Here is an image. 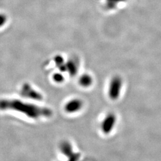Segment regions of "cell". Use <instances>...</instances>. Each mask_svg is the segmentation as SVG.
I'll return each instance as SVG.
<instances>
[{
  "instance_id": "obj_4",
  "label": "cell",
  "mask_w": 161,
  "mask_h": 161,
  "mask_svg": "<svg viewBox=\"0 0 161 161\" xmlns=\"http://www.w3.org/2000/svg\"><path fill=\"white\" fill-rule=\"evenodd\" d=\"M83 106L82 100L79 98H74L68 101L64 105V110L68 114H74L80 111Z\"/></svg>"
},
{
  "instance_id": "obj_8",
  "label": "cell",
  "mask_w": 161,
  "mask_h": 161,
  "mask_svg": "<svg viewBox=\"0 0 161 161\" xmlns=\"http://www.w3.org/2000/svg\"><path fill=\"white\" fill-rule=\"evenodd\" d=\"M53 80L57 83H62L64 80V75L61 73H55L53 75Z\"/></svg>"
},
{
  "instance_id": "obj_3",
  "label": "cell",
  "mask_w": 161,
  "mask_h": 161,
  "mask_svg": "<svg viewBox=\"0 0 161 161\" xmlns=\"http://www.w3.org/2000/svg\"><path fill=\"white\" fill-rule=\"evenodd\" d=\"M116 123V116L113 113L106 115L101 123V130L104 134H109L112 131Z\"/></svg>"
},
{
  "instance_id": "obj_9",
  "label": "cell",
  "mask_w": 161,
  "mask_h": 161,
  "mask_svg": "<svg viewBox=\"0 0 161 161\" xmlns=\"http://www.w3.org/2000/svg\"><path fill=\"white\" fill-rule=\"evenodd\" d=\"M7 22V17L5 14L0 13V28H3Z\"/></svg>"
},
{
  "instance_id": "obj_5",
  "label": "cell",
  "mask_w": 161,
  "mask_h": 161,
  "mask_svg": "<svg viewBox=\"0 0 161 161\" xmlns=\"http://www.w3.org/2000/svg\"><path fill=\"white\" fill-rule=\"evenodd\" d=\"M60 149L64 155L69 158V161H78L80 155L73 152L72 145L68 142H64L60 145Z\"/></svg>"
},
{
  "instance_id": "obj_7",
  "label": "cell",
  "mask_w": 161,
  "mask_h": 161,
  "mask_svg": "<svg viewBox=\"0 0 161 161\" xmlns=\"http://www.w3.org/2000/svg\"><path fill=\"white\" fill-rule=\"evenodd\" d=\"M66 70H69L70 74L71 75H75L78 70V67L74 61H70L68 64H66Z\"/></svg>"
},
{
  "instance_id": "obj_2",
  "label": "cell",
  "mask_w": 161,
  "mask_h": 161,
  "mask_svg": "<svg viewBox=\"0 0 161 161\" xmlns=\"http://www.w3.org/2000/svg\"><path fill=\"white\" fill-rule=\"evenodd\" d=\"M122 80L119 76H115L110 81L108 95L112 100H116L119 97L122 87Z\"/></svg>"
},
{
  "instance_id": "obj_1",
  "label": "cell",
  "mask_w": 161,
  "mask_h": 161,
  "mask_svg": "<svg viewBox=\"0 0 161 161\" xmlns=\"http://www.w3.org/2000/svg\"><path fill=\"white\" fill-rule=\"evenodd\" d=\"M11 110L21 113L28 118L37 119L42 117H50L53 115L52 110L24 102L17 99H1L0 110Z\"/></svg>"
},
{
  "instance_id": "obj_6",
  "label": "cell",
  "mask_w": 161,
  "mask_h": 161,
  "mask_svg": "<svg viewBox=\"0 0 161 161\" xmlns=\"http://www.w3.org/2000/svg\"><path fill=\"white\" fill-rule=\"evenodd\" d=\"M79 84L82 87H89L92 85V77L90 75L86 74L82 75L79 79Z\"/></svg>"
}]
</instances>
